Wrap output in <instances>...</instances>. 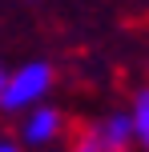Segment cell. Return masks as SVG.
<instances>
[{"label": "cell", "instance_id": "cell-1", "mask_svg": "<svg viewBox=\"0 0 149 152\" xmlns=\"http://www.w3.org/2000/svg\"><path fill=\"white\" fill-rule=\"evenodd\" d=\"M64 144L69 152H133L121 124H93V120H64Z\"/></svg>", "mask_w": 149, "mask_h": 152}, {"label": "cell", "instance_id": "cell-2", "mask_svg": "<svg viewBox=\"0 0 149 152\" xmlns=\"http://www.w3.org/2000/svg\"><path fill=\"white\" fill-rule=\"evenodd\" d=\"M133 124H137V132H141V140L149 144V88L137 96V104H133Z\"/></svg>", "mask_w": 149, "mask_h": 152}]
</instances>
